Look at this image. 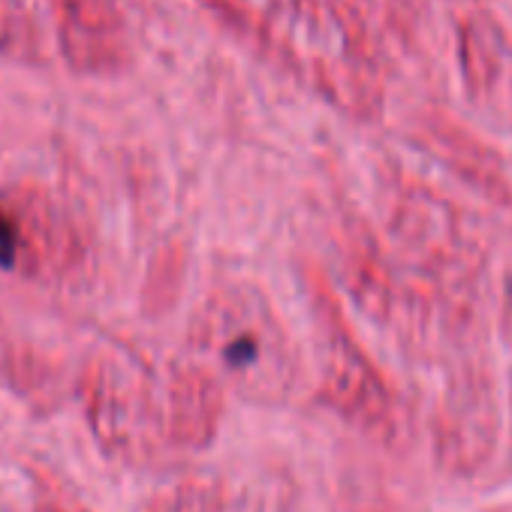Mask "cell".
Instances as JSON below:
<instances>
[{"mask_svg": "<svg viewBox=\"0 0 512 512\" xmlns=\"http://www.w3.org/2000/svg\"><path fill=\"white\" fill-rule=\"evenodd\" d=\"M52 220L49 211L28 202L0 199V266L31 278L64 272L76 256V241Z\"/></svg>", "mask_w": 512, "mask_h": 512, "instance_id": "6da1fadb", "label": "cell"}, {"mask_svg": "<svg viewBox=\"0 0 512 512\" xmlns=\"http://www.w3.org/2000/svg\"><path fill=\"white\" fill-rule=\"evenodd\" d=\"M272 323L250 317L244 305H217L205 320L202 344L223 359L226 371L235 374L241 383L269 386L275 368V344H272Z\"/></svg>", "mask_w": 512, "mask_h": 512, "instance_id": "7a4b0ae2", "label": "cell"}]
</instances>
